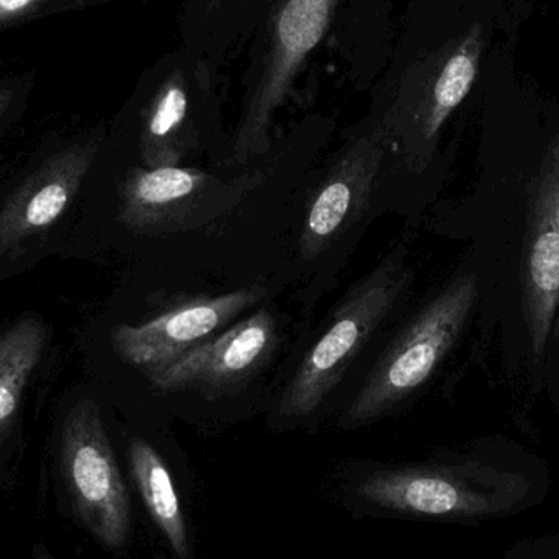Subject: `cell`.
Returning a JSON list of instances; mask_svg holds the SVG:
<instances>
[{
    "instance_id": "cell-3",
    "label": "cell",
    "mask_w": 559,
    "mask_h": 559,
    "mask_svg": "<svg viewBox=\"0 0 559 559\" xmlns=\"http://www.w3.org/2000/svg\"><path fill=\"white\" fill-rule=\"evenodd\" d=\"M478 283L475 274L462 275L417 312L371 368L348 407V424L383 416L432 377L468 321Z\"/></svg>"
},
{
    "instance_id": "cell-13",
    "label": "cell",
    "mask_w": 559,
    "mask_h": 559,
    "mask_svg": "<svg viewBox=\"0 0 559 559\" xmlns=\"http://www.w3.org/2000/svg\"><path fill=\"white\" fill-rule=\"evenodd\" d=\"M128 463L147 514L166 537L174 555L179 559H189L186 519L163 456L150 442L134 437L128 443Z\"/></svg>"
},
{
    "instance_id": "cell-2",
    "label": "cell",
    "mask_w": 559,
    "mask_h": 559,
    "mask_svg": "<svg viewBox=\"0 0 559 559\" xmlns=\"http://www.w3.org/2000/svg\"><path fill=\"white\" fill-rule=\"evenodd\" d=\"M48 478L49 495L62 519L104 550L115 555L127 551L130 489L94 400H79L62 417Z\"/></svg>"
},
{
    "instance_id": "cell-6",
    "label": "cell",
    "mask_w": 559,
    "mask_h": 559,
    "mask_svg": "<svg viewBox=\"0 0 559 559\" xmlns=\"http://www.w3.org/2000/svg\"><path fill=\"white\" fill-rule=\"evenodd\" d=\"M522 302L532 352L542 355L559 299V156L551 150L528 199L521 261Z\"/></svg>"
},
{
    "instance_id": "cell-16",
    "label": "cell",
    "mask_w": 559,
    "mask_h": 559,
    "mask_svg": "<svg viewBox=\"0 0 559 559\" xmlns=\"http://www.w3.org/2000/svg\"><path fill=\"white\" fill-rule=\"evenodd\" d=\"M501 559H559V535H528L506 548Z\"/></svg>"
},
{
    "instance_id": "cell-18",
    "label": "cell",
    "mask_w": 559,
    "mask_h": 559,
    "mask_svg": "<svg viewBox=\"0 0 559 559\" xmlns=\"http://www.w3.org/2000/svg\"><path fill=\"white\" fill-rule=\"evenodd\" d=\"M29 559H59L58 555L52 551L45 542L36 540L33 542L32 550H29Z\"/></svg>"
},
{
    "instance_id": "cell-15",
    "label": "cell",
    "mask_w": 559,
    "mask_h": 559,
    "mask_svg": "<svg viewBox=\"0 0 559 559\" xmlns=\"http://www.w3.org/2000/svg\"><path fill=\"white\" fill-rule=\"evenodd\" d=\"M189 115V95L182 75H170L147 111L141 136V156L147 169L179 166L186 146L182 131Z\"/></svg>"
},
{
    "instance_id": "cell-12",
    "label": "cell",
    "mask_w": 559,
    "mask_h": 559,
    "mask_svg": "<svg viewBox=\"0 0 559 559\" xmlns=\"http://www.w3.org/2000/svg\"><path fill=\"white\" fill-rule=\"evenodd\" d=\"M206 186L209 176L189 167L133 170L121 187V222L131 229L156 228Z\"/></svg>"
},
{
    "instance_id": "cell-8",
    "label": "cell",
    "mask_w": 559,
    "mask_h": 559,
    "mask_svg": "<svg viewBox=\"0 0 559 559\" xmlns=\"http://www.w3.org/2000/svg\"><path fill=\"white\" fill-rule=\"evenodd\" d=\"M277 322L267 309L236 322L223 334L147 368L144 373L163 391L226 386L251 373L274 348Z\"/></svg>"
},
{
    "instance_id": "cell-17",
    "label": "cell",
    "mask_w": 559,
    "mask_h": 559,
    "mask_svg": "<svg viewBox=\"0 0 559 559\" xmlns=\"http://www.w3.org/2000/svg\"><path fill=\"white\" fill-rule=\"evenodd\" d=\"M48 0H0V25L32 15Z\"/></svg>"
},
{
    "instance_id": "cell-11",
    "label": "cell",
    "mask_w": 559,
    "mask_h": 559,
    "mask_svg": "<svg viewBox=\"0 0 559 559\" xmlns=\"http://www.w3.org/2000/svg\"><path fill=\"white\" fill-rule=\"evenodd\" d=\"M45 322L23 314L0 335V491L13 495L19 486L20 460L15 449L16 416L23 393L45 350Z\"/></svg>"
},
{
    "instance_id": "cell-20",
    "label": "cell",
    "mask_w": 559,
    "mask_h": 559,
    "mask_svg": "<svg viewBox=\"0 0 559 559\" xmlns=\"http://www.w3.org/2000/svg\"><path fill=\"white\" fill-rule=\"evenodd\" d=\"M555 150H557L558 156H559V144L558 146H555Z\"/></svg>"
},
{
    "instance_id": "cell-14",
    "label": "cell",
    "mask_w": 559,
    "mask_h": 559,
    "mask_svg": "<svg viewBox=\"0 0 559 559\" xmlns=\"http://www.w3.org/2000/svg\"><path fill=\"white\" fill-rule=\"evenodd\" d=\"M481 55L483 29L476 25L449 56L433 82L420 118L424 140L432 141L450 115L465 100L478 75Z\"/></svg>"
},
{
    "instance_id": "cell-7",
    "label": "cell",
    "mask_w": 559,
    "mask_h": 559,
    "mask_svg": "<svg viewBox=\"0 0 559 559\" xmlns=\"http://www.w3.org/2000/svg\"><path fill=\"white\" fill-rule=\"evenodd\" d=\"M267 295L261 286L235 289L170 309L140 325L111 329L114 350L128 364L147 370L209 341Z\"/></svg>"
},
{
    "instance_id": "cell-5",
    "label": "cell",
    "mask_w": 559,
    "mask_h": 559,
    "mask_svg": "<svg viewBox=\"0 0 559 559\" xmlns=\"http://www.w3.org/2000/svg\"><path fill=\"white\" fill-rule=\"evenodd\" d=\"M335 3L337 0H280L264 69L236 134L235 157L239 163L267 150L272 118L302 62L324 38Z\"/></svg>"
},
{
    "instance_id": "cell-1",
    "label": "cell",
    "mask_w": 559,
    "mask_h": 559,
    "mask_svg": "<svg viewBox=\"0 0 559 559\" xmlns=\"http://www.w3.org/2000/svg\"><path fill=\"white\" fill-rule=\"evenodd\" d=\"M551 491L544 460L514 447L483 445L424 466L380 472L365 479L367 501L419 518L479 525L537 509Z\"/></svg>"
},
{
    "instance_id": "cell-10",
    "label": "cell",
    "mask_w": 559,
    "mask_h": 559,
    "mask_svg": "<svg viewBox=\"0 0 559 559\" xmlns=\"http://www.w3.org/2000/svg\"><path fill=\"white\" fill-rule=\"evenodd\" d=\"M386 153L383 130L358 140L325 177L312 199L299 236L306 259H314L348 226L357 222L367 206L374 179Z\"/></svg>"
},
{
    "instance_id": "cell-9",
    "label": "cell",
    "mask_w": 559,
    "mask_h": 559,
    "mask_svg": "<svg viewBox=\"0 0 559 559\" xmlns=\"http://www.w3.org/2000/svg\"><path fill=\"white\" fill-rule=\"evenodd\" d=\"M100 143L72 144L26 177L0 209V258L45 229L69 209L87 177Z\"/></svg>"
},
{
    "instance_id": "cell-4",
    "label": "cell",
    "mask_w": 559,
    "mask_h": 559,
    "mask_svg": "<svg viewBox=\"0 0 559 559\" xmlns=\"http://www.w3.org/2000/svg\"><path fill=\"white\" fill-rule=\"evenodd\" d=\"M409 282L411 271L404 255L393 252L352 289L286 386L280 404L283 416L306 417L324 403L355 355L396 308Z\"/></svg>"
},
{
    "instance_id": "cell-19",
    "label": "cell",
    "mask_w": 559,
    "mask_h": 559,
    "mask_svg": "<svg viewBox=\"0 0 559 559\" xmlns=\"http://www.w3.org/2000/svg\"><path fill=\"white\" fill-rule=\"evenodd\" d=\"M13 91L9 87H0V118L5 114L7 108L12 104Z\"/></svg>"
}]
</instances>
